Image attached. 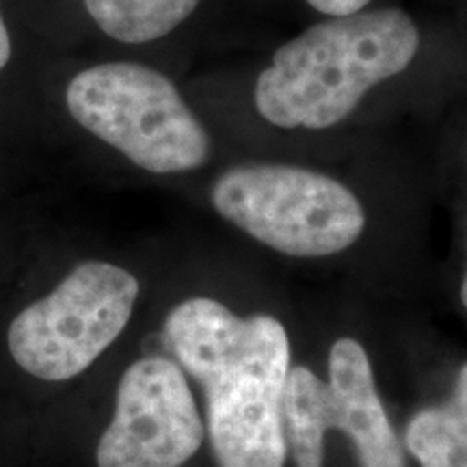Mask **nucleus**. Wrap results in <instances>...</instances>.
I'll list each match as a JSON object with an SVG mask.
<instances>
[{
  "label": "nucleus",
  "instance_id": "obj_1",
  "mask_svg": "<svg viewBox=\"0 0 467 467\" xmlns=\"http://www.w3.org/2000/svg\"><path fill=\"white\" fill-rule=\"evenodd\" d=\"M165 336L178 364L202 385L219 467H284V325L266 314L241 318L223 303L192 296L169 312Z\"/></svg>",
  "mask_w": 467,
  "mask_h": 467
},
{
  "label": "nucleus",
  "instance_id": "obj_2",
  "mask_svg": "<svg viewBox=\"0 0 467 467\" xmlns=\"http://www.w3.org/2000/svg\"><path fill=\"white\" fill-rule=\"evenodd\" d=\"M418 50L420 31L402 9L334 16L277 48L255 83V109L285 130H325L405 72Z\"/></svg>",
  "mask_w": 467,
  "mask_h": 467
},
{
  "label": "nucleus",
  "instance_id": "obj_3",
  "mask_svg": "<svg viewBox=\"0 0 467 467\" xmlns=\"http://www.w3.org/2000/svg\"><path fill=\"white\" fill-rule=\"evenodd\" d=\"M66 107L76 124L150 173L192 171L213 151L173 80L141 63L83 69L67 83Z\"/></svg>",
  "mask_w": 467,
  "mask_h": 467
},
{
  "label": "nucleus",
  "instance_id": "obj_4",
  "mask_svg": "<svg viewBox=\"0 0 467 467\" xmlns=\"http://www.w3.org/2000/svg\"><path fill=\"white\" fill-rule=\"evenodd\" d=\"M210 200L221 217L292 258H325L361 236L366 213L355 192L290 165H241L223 171Z\"/></svg>",
  "mask_w": 467,
  "mask_h": 467
},
{
  "label": "nucleus",
  "instance_id": "obj_5",
  "mask_svg": "<svg viewBox=\"0 0 467 467\" xmlns=\"http://www.w3.org/2000/svg\"><path fill=\"white\" fill-rule=\"evenodd\" d=\"M137 296L130 271L102 260L80 262L50 295L14 318L11 358L42 381L78 377L124 331Z\"/></svg>",
  "mask_w": 467,
  "mask_h": 467
},
{
  "label": "nucleus",
  "instance_id": "obj_6",
  "mask_svg": "<svg viewBox=\"0 0 467 467\" xmlns=\"http://www.w3.org/2000/svg\"><path fill=\"white\" fill-rule=\"evenodd\" d=\"M329 429H340L353 441L361 467H405L370 359L350 337L331 347L327 383L306 366L290 368L285 379L284 433L296 467H323Z\"/></svg>",
  "mask_w": 467,
  "mask_h": 467
},
{
  "label": "nucleus",
  "instance_id": "obj_7",
  "mask_svg": "<svg viewBox=\"0 0 467 467\" xmlns=\"http://www.w3.org/2000/svg\"><path fill=\"white\" fill-rule=\"evenodd\" d=\"M206 426L182 368L145 358L128 368L115 416L98 443V467H180L202 448Z\"/></svg>",
  "mask_w": 467,
  "mask_h": 467
},
{
  "label": "nucleus",
  "instance_id": "obj_8",
  "mask_svg": "<svg viewBox=\"0 0 467 467\" xmlns=\"http://www.w3.org/2000/svg\"><path fill=\"white\" fill-rule=\"evenodd\" d=\"M405 443L422 467H467V364L448 402L413 416Z\"/></svg>",
  "mask_w": 467,
  "mask_h": 467
},
{
  "label": "nucleus",
  "instance_id": "obj_9",
  "mask_svg": "<svg viewBox=\"0 0 467 467\" xmlns=\"http://www.w3.org/2000/svg\"><path fill=\"white\" fill-rule=\"evenodd\" d=\"M104 35L121 44H148L173 33L202 0H83Z\"/></svg>",
  "mask_w": 467,
  "mask_h": 467
},
{
  "label": "nucleus",
  "instance_id": "obj_10",
  "mask_svg": "<svg viewBox=\"0 0 467 467\" xmlns=\"http://www.w3.org/2000/svg\"><path fill=\"white\" fill-rule=\"evenodd\" d=\"M314 9L325 16H350L364 11L370 0H307Z\"/></svg>",
  "mask_w": 467,
  "mask_h": 467
},
{
  "label": "nucleus",
  "instance_id": "obj_11",
  "mask_svg": "<svg viewBox=\"0 0 467 467\" xmlns=\"http://www.w3.org/2000/svg\"><path fill=\"white\" fill-rule=\"evenodd\" d=\"M11 55H14V44H11L9 28L5 25L3 11H0V72L9 66Z\"/></svg>",
  "mask_w": 467,
  "mask_h": 467
},
{
  "label": "nucleus",
  "instance_id": "obj_12",
  "mask_svg": "<svg viewBox=\"0 0 467 467\" xmlns=\"http://www.w3.org/2000/svg\"><path fill=\"white\" fill-rule=\"evenodd\" d=\"M461 301H463V306L467 309V273H465L463 284H461Z\"/></svg>",
  "mask_w": 467,
  "mask_h": 467
}]
</instances>
